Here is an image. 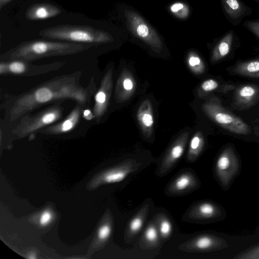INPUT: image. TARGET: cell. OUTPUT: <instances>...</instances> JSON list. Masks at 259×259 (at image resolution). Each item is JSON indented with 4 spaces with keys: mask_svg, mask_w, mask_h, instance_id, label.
<instances>
[{
    "mask_svg": "<svg viewBox=\"0 0 259 259\" xmlns=\"http://www.w3.org/2000/svg\"><path fill=\"white\" fill-rule=\"evenodd\" d=\"M93 45L68 41L33 40L24 42L1 56V61H27L54 56L71 55L91 48Z\"/></svg>",
    "mask_w": 259,
    "mask_h": 259,
    "instance_id": "2",
    "label": "cell"
},
{
    "mask_svg": "<svg viewBox=\"0 0 259 259\" xmlns=\"http://www.w3.org/2000/svg\"><path fill=\"white\" fill-rule=\"evenodd\" d=\"M171 12L180 19H185L189 14V9L185 4L180 2L173 4L170 7Z\"/></svg>",
    "mask_w": 259,
    "mask_h": 259,
    "instance_id": "27",
    "label": "cell"
},
{
    "mask_svg": "<svg viewBox=\"0 0 259 259\" xmlns=\"http://www.w3.org/2000/svg\"><path fill=\"white\" fill-rule=\"evenodd\" d=\"M202 109L208 117L229 132L239 135H248L251 133L249 126L223 107L218 99H210L204 103Z\"/></svg>",
    "mask_w": 259,
    "mask_h": 259,
    "instance_id": "6",
    "label": "cell"
},
{
    "mask_svg": "<svg viewBox=\"0 0 259 259\" xmlns=\"http://www.w3.org/2000/svg\"><path fill=\"white\" fill-rule=\"evenodd\" d=\"M61 13L60 9L48 3H37L30 6L25 13L30 20H44L55 17Z\"/></svg>",
    "mask_w": 259,
    "mask_h": 259,
    "instance_id": "19",
    "label": "cell"
},
{
    "mask_svg": "<svg viewBox=\"0 0 259 259\" xmlns=\"http://www.w3.org/2000/svg\"><path fill=\"white\" fill-rule=\"evenodd\" d=\"M80 76L79 73H74L56 77L17 97L8 107V120L14 121L45 104L66 99L88 106L96 91V84L93 80L86 87L81 85Z\"/></svg>",
    "mask_w": 259,
    "mask_h": 259,
    "instance_id": "1",
    "label": "cell"
},
{
    "mask_svg": "<svg viewBox=\"0 0 259 259\" xmlns=\"http://www.w3.org/2000/svg\"><path fill=\"white\" fill-rule=\"evenodd\" d=\"M10 1H11V0H0L1 8H2L4 5H5Z\"/></svg>",
    "mask_w": 259,
    "mask_h": 259,
    "instance_id": "34",
    "label": "cell"
},
{
    "mask_svg": "<svg viewBox=\"0 0 259 259\" xmlns=\"http://www.w3.org/2000/svg\"><path fill=\"white\" fill-rule=\"evenodd\" d=\"M186 61L188 68L195 74L200 75L205 72V63L195 52H190L188 54Z\"/></svg>",
    "mask_w": 259,
    "mask_h": 259,
    "instance_id": "25",
    "label": "cell"
},
{
    "mask_svg": "<svg viewBox=\"0 0 259 259\" xmlns=\"http://www.w3.org/2000/svg\"><path fill=\"white\" fill-rule=\"evenodd\" d=\"M39 35L45 38L65 41L97 45L113 41L108 32L89 26L61 25L40 30Z\"/></svg>",
    "mask_w": 259,
    "mask_h": 259,
    "instance_id": "3",
    "label": "cell"
},
{
    "mask_svg": "<svg viewBox=\"0 0 259 259\" xmlns=\"http://www.w3.org/2000/svg\"><path fill=\"white\" fill-rule=\"evenodd\" d=\"M159 232L156 222L151 221L146 228L143 233L142 241L145 246L148 247H155L159 244Z\"/></svg>",
    "mask_w": 259,
    "mask_h": 259,
    "instance_id": "24",
    "label": "cell"
},
{
    "mask_svg": "<svg viewBox=\"0 0 259 259\" xmlns=\"http://www.w3.org/2000/svg\"><path fill=\"white\" fill-rule=\"evenodd\" d=\"M233 71L236 74L259 78V58L239 62L233 68Z\"/></svg>",
    "mask_w": 259,
    "mask_h": 259,
    "instance_id": "22",
    "label": "cell"
},
{
    "mask_svg": "<svg viewBox=\"0 0 259 259\" xmlns=\"http://www.w3.org/2000/svg\"><path fill=\"white\" fill-rule=\"evenodd\" d=\"M155 222L157 224L160 238L164 240L171 235L172 226L169 219L164 214H158Z\"/></svg>",
    "mask_w": 259,
    "mask_h": 259,
    "instance_id": "26",
    "label": "cell"
},
{
    "mask_svg": "<svg viewBox=\"0 0 259 259\" xmlns=\"http://www.w3.org/2000/svg\"><path fill=\"white\" fill-rule=\"evenodd\" d=\"M189 133L181 134L171 144L159 165L157 174L160 176L169 172L182 156L188 140Z\"/></svg>",
    "mask_w": 259,
    "mask_h": 259,
    "instance_id": "11",
    "label": "cell"
},
{
    "mask_svg": "<svg viewBox=\"0 0 259 259\" xmlns=\"http://www.w3.org/2000/svg\"><path fill=\"white\" fill-rule=\"evenodd\" d=\"M136 84L133 73L127 68H123L118 76L115 86L116 101L121 103L130 99L136 90Z\"/></svg>",
    "mask_w": 259,
    "mask_h": 259,
    "instance_id": "14",
    "label": "cell"
},
{
    "mask_svg": "<svg viewBox=\"0 0 259 259\" xmlns=\"http://www.w3.org/2000/svg\"><path fill=\"white\" fill-rule=\"evenodd\" d=\"M234 36V31L230 30L220 39L212 50L210 58L211 63H214L220 61L230 53Z\"/></svg>",
    "mask_w": 259,
    "mask_h": 259,
    "instance_id": "20",
    "label": "cell"
},
{
    "mask_svg": "<svg viewBox=\"0 0 259 259\" xmlns=\"http://www.w3.org/2000/svg\"><path fill=\"white\" fill-rule=\"evenodd\" d=\"M53 213L51 211L46 210L40 214L39 219V223L41 226H46L48 225L53 219Z\"/></svg>",
    "mask_w": 259,
    "mask_h": 259,
    "instance_id": "32",
    "label": "cell"
},
{
    "mask_svg": "<svg viewBox=\"0 0 259 259\" xmlns=\"http://www.w3.org/2000/svg\"><path fill=\"white\" fill-rule=\"evenodd\" d=\"M82 106L77 103L68 115L60 122L41 130V134L56 135L65 133L72 131L78 123L83 113Z\"/></svg>",
    "mask_w": 259,
    "mask_h": 259,
    "instance_id": "15",
    "label": "cell"
},
{
    "mask_svg": "<svg viewBox=\"0 0 259 259\" xmlns=\"http://www.w3.org/2000/svg\"><path fill=\"white\" fill-rule=\"evenodd\" d=\"M255 1V2H257L258 3H259V0H254Z\"/></svg>",
    "mask_w": 259,
    "mask_h": 259,
    "instance_id": "35",
    "label": "cell"
},
{
    "mask_svg": "<svg viewBox=\"0 0 259 259\" xmlns=\"http://www.w3.org/2000/svg\"><path fill=\"white\" fill-rule=\"evenodd\" d=\"M259 189V188H258Z\"/></svg>",
    "mask_w": 259,
    "mask_h": 259,
    "instance_id": "36",
    "label": "cell"
},
{
    "mask_svg": "<svg viewBox=\"0 0 259 259\" xmlns=\"http://www.w3.org/2000/svg\"><path fill=\"white\" fill-rule=\"evenodd\" d=\"M36 253L34 252H31L28 254V258H35L36 257Z\"/></svg>",
    "mask_w": 259,
    "mask_h": 259,
    "instance_id": "33",
    "label": "cell"
},
{
    "mask_svg": "<svg viewBox=\"0 0 259 259\" xmlns=\"http://www.w3.org/2000/svg\"><path fill=\"white\" fill-rule=\"evenodd\" d=\"M233 258L235 259H259V243L242 251Z\"/></svg>",
    "mask_w": 259,
    "mask_h": 259,
    "instance_id": "28",
    "label": "cell"
},
{
    "mask_svg": "<svg viewBox=\"0 0 259 259\" xmlns=\"http://www.w3.org/2000/svg\"><path fill=\"white\" fill-rule=\"evenodd\" d=\"M63 113V107L60 104H56L34 114L25 115L21 117L11 133L18 138L26 137L53 124L62 118Z\"/></svg>",
    "mask_w": 259,
    "mask_h": 259,
    "instance_id": "4",
    "label": "cell"
},
{
    "mask_svg": "<svg viewBox=\"0 0 259 259\" xmlns=\"http://www.w3.org/2000/svg\"><path fill=\"white\" fill-rule=\"evenodd\" d=\"M149 204L146 203L138 211L130 222L125 230V240L130 241L142 229L149 211Z\"/></svg>",
    "mask_w": 259,
    "mask_h": 259,
    "instance_id": "21",
    "label": "cell"
},
{
    "mask_svg": "<svg viewBox=\"0 0 259 259\" xmlns=\"http://www.w3.org/2000/svg\"><path fill=\"white\" fill-rule=\"evenodd\" d=\"M112 88L113 71L110 68L106 72L94 96L93 113L97 122L100 120L107 110Z\"/></svg>",
    "mask_w": 259,
    "mask_h": 259,
    "instance_id": "12",
    "label": "cell"
},
{
    "mask_svg": "<svg viewBox=\"0 0 259 259\" xmlns=\"http://www.w3.org/2000/svg\"><path fill=\"white\" fill-rule=\"evenodd\" d=\"M63 65L62 62L34 65L31 64L30 61L18 59L1 61L0 74L27 76L39 75L57 70Z\"/></svg>",
    "mask_w": 259,
    "mask_h": 259,
    "instance_id": "8",
    "label": "cell"
},
{
    "mask_svg": "<svg viewBox=\"0 0 259 259\" xmlns=\"http://www.w3.org/2000/svg\"><path fill=\"white\" fill-rule=\"evenodd\" d=\"M124 14L130 31L154 51L160 52L163 49V44L155 30L136 12L126 10Z\"/></svg>",
    "mask_w": 259,
    "mask_h": 259,
    "instance_id": "7",
    "label": "cell"
},
{
    "mask_svg": "<svg viewBox=\"0 0 259 259\" xmlns=\"http://www.w3.org/2000/svg\"><path fill=\"white\" fill-rule=\"evenodd\" d=\"M205 145V140L202 133L200 131L196 132L192 137L187 155L189 162H193L199 156Z\"/></svg>",
    "mask_w": 259,
    "mask_h": 259,
    "instance_id": "23",
    "label": "cell"
},
{
    "mask_svg": "<svg viewBox=\"0 0 259 259\" xmlns=\"http://www.w3.org/2000/svg\"><path fill=\"white\" fill-rule=\"evenodd\" d=\"M220 1L227 18L234 25L239 24L244 17L252 13L250 8L241 0Z\"/></svg>",
    "mask_w": 259,
    "mask_h": 259,
    "instance_id": "17",
    "label": "cell"
},
{
    "mask_svg": "<svg viewBox=\"0 0 259 259\" xmlns=\"http://www.w3.org/2000/svg\"><path fill=\"white\" fill-rule=\"evenodd\" d=\"M137 118L143 135L146 138H150L153 134L154 119L152 104L149 99L144 100L139 106Z\"/></svg>",
    "mask_w": 259,
    "mask_h": 259,
    "instance_id": "18",
    "label": "cell"
},
{
    "mask_svg": "<svg viewBox=\"0 0 259 259\" xmlns=\"http://www.w3.org/2000/svg\"><path fill=\"white\" fill-rule=\"evenodd\" d=\"M259 100V87L255 84H244L234 92L233 104L239 109H245L254 105Z\"/></svg>",
    "mask_w": 259,
    "mask_h": 259,
    "instance_id": "16",
    "label": "cell"
},
{
    "mask_svg": "<svg viewBox=\"0 0 259 259\" xmlns=\"http://www.w3.org/2000/svg\"><path fill=\"white\" fill-rule=\"evenodd\" d=\"M200 183L192 170H185L178 175L169 184L166 191L168 194H184L198 189Z\"/></svg>",
    "mask_w": 259,
    "mask_h": 259,
    "instance_id": "13",
    "label": "cell"
},
{
    "mask_svg": "<svg viewBox=\"0 0 259 259\" xmlns=\"http://www.w3.org/2000/svg\"><path fill=\"white\" fill-rule=\"evenodd\" d=\"M112 232V227L110 224L105 223L103 224L98 229V237L102 241H106L110 237Z\"/></svg>",
    "mask_w": 259,
    "mask_h": 259,
    "instance_id": "29",
    "label": "cell"
},
{
    "mask_svg": "<svg viewBox=\"0 0 259 259\" xmlns=\"http://www.w3.org/2000/svg\"><path fill=\"white\" fill-rule=\"evenodd\" d=\"M226 217V211L223 206L213 201L205 200L192 206L184 219L189 222L207 224L221 221Z\"/></svg>",
    "mask_w": 259,
    "mask_h": 259,
    "instance_id": "9",
    "label": "cell"
},
{
    "mask_svg": "<svg viewBox=\"0 0 259 259\" xmlns=\"http://www.w3.org/2000/svg\"><path fill=\"white\" fill-rule=\"evenodd\" d=\"M228 246V242L224 238L210 232L195 236L181 244L180 248L187 252H206L220 250Z\"/></svg>",
    "mask_w": 259,
    "mask_h": 259,
    "instance_id": "10",
    "label": "cell"
},
{
    "mask_svg": "<svg viewBox=\"0 0 259 259\" xmlns=\"http://www.w3.org/2000/svg\"><path fill=\"white\" fill-rule=\"evenodd\" d=\"M219 83L215 79L210 78L203 81L200 85L201 89L204 92H209L217 89Z\"/></svg>",
    "mask_w": 259,
    "mask_h": 259,
    "instance_id": "30",
    "label": "cell"
},
{
    "mask_svg": "<svg viewBox=\"0 0 259 259\" xmlns=\"http://www.w3.org/2000/svg\"><path fill=\"white\" fill-rule=\"evenodd\" d=\"M241 161L231 145L225 147L217 157L213 166L214 176L221 188L228 190L240 175Z\"/></svg>",
    "mask_w": 259,
    "mask_h": 259,
    "instance_id": "5",
    "label": "cell"
},
{
    "mask_svg": "<svg viewBox=\"0 0 259 259\" xmlns=\"http://www.w3.org/2000/svg\"><path fill=\"white\" fill-rule=\"evenodd\" d=\"M243 25L259 38V19L246 21Z\"/></svg>",
    "mask_w": 259,
    "mask_h": 259,
    "instance_id": "31",
    "label": "cell"
}]
</instances>
